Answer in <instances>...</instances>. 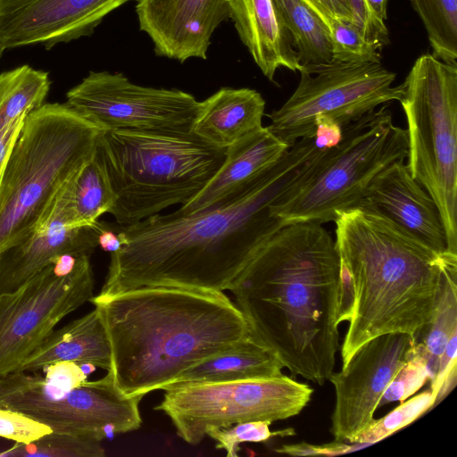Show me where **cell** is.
<instances>
[{
	"instance_id": "6da1fadb",
	"label": "cell",
	"mask_w": 457,
	"mask_h": 457,
	"mask_svg": "<svg viewBox=\"0 0 457 457\" xmlns=\"http://www.w3.org/2000/svg\"><path fill=\"white\" fill-rule=\"evenodd\" d=\"M328 150V149H327ZM327 150L313 138L292 145L273 165L224 203L189 214H155L120 226L122 246L111 253L105 298L142 287L223 292L284 225L273 204L294 194Z\"/></svg>"
},
{
	"instance_id": "7a4b0ae2",
	"label": "cell",
	"mask_w": 457,
	"mask_h": 457,
	"mask_svg": "<svg viewBox=\"0 0 457 457\" xmlns=\"http://www.w3.org/2000/svg\"><path fill=\"white\" fill-rule=\"evenodd\" d=\"M340 264L331 234L316 222L279 228L231 285L251 333L292 376L322 386L340 348Z\"/></svg>"
},
{
	"instance_id": "3957f363",
	"label": "cell",
	"mask_w": 457,
	"mask_h": 457,
	"mask_svg": "<svg viewBox=\"0 0 457 457\" xmlns=\"http://www.w3.org/2000/svg\"><path fill=\"white\" fill-rule=\"evenodd\" d=\"M90 302L110 343L109 370L127 396L163 390L187 369L251 333L223 292L142 287Z\"/></svg>"
},
{
	"instance_id": "277c9868",
	"label": "cell",
	"mask_w": 457,
	"mask_h": 457,
	"mask_svg": "<svg viewBox=\"0 0 457 457\" xmlns=\"http://www.w3.org/2000/svg\"><path fill=\"white\" fill-rule=\"evenodd\" d=\"M336 223L340 281L352 291L342 367L363 344L389 333L415 340L431 322L445 271L457 254L439 253L365 204L341 212Z\"/></svg>"
},
{
	"instance_id": "5b68a950",
	"label": "cell",
	"mask_w": 457,
	"mask_h": 457,
	"mask_svg": "<svg viewBox=\"0 0 457 457\" xmlns=\"http://www.w3.org/2000/svg\"><path fill=\"white\" fill-rule=\"evenodd\" d=\"M102 131L67 103L28 113L0 184V253L29 237L62 187L93 157Z\"/></svg>"
},
{
	"instance_id": "8992f818",
	"label": "cell",
	"mask_w": 457,
	"mask_h": 457,
	"mask_svg": "<svg viewBox=\"0 0 457 457\" xmlns=\"http://www.w3.org/2000/svg\"><path fill=\"white\" fill-rule=\"evenodd\" d=\"M97 148L116 196L109 213L120 226L190 201L219 170L226 153L192 131L103 130Z\"/></svg>"
},
{
	"instance_id": "52a82bcc",
	"label": "cell",
	"mask_w": 457,
	"mask_h": 457,
	"mask_svg": "<svg viewBox=\"0 0 457 457\" xmlns=\"http://www.w3.org/2000/svg\"><path fill=\"white\" fill-rule=\"evenodd\" d=\"M402 85L407 166L435 201L448 250L457 254V66L424 54Z\"/></svg>"
},
{
	"instance_id": "ba28073f",
	"label": "cell",
	"mask_w": 457,
	"mask_h": 457,
	"mask_svg": "<svg viewBox=\"0 0 457 457\" xmlns=\"http://www.w3.org/2000/svg\"><path fill=\"white\" fill-rule=\"evenodd\" d=\"M407 129L395 126L386 105L342 127L313 173L292 195L272 205L282 224L334 221L359 204L371 180L396 161L408 158Z\"/></svg>"
},
{
	"instance_id": "9c48e42d",
	"label": "cell",
	"mask_w": 457,
	"mask_h": 457,
	"mask_svg": "<svg viewBox=\"0 0 457 457\" xmlns=\"http://www.w3.org/2000/svg\"><path fill=\"white\" fill-rule=\"evenodd\" d=\"M154 407L173 424L177 435L198 445L212 428L246 421L287 420L298 415L313 389L282 374L232 382L199 383L164 390Z\"/></svg>"
},
{
	"instance_id": "30bf717a",
	"label": "cell",
	"mask_w": 457,
	"mask_h": 457,
	"mask_svg": "<svg viewBox=\"0 0 457 457\" xmlns=\"http://www.w3.org/2000/svg\"><path fill=\"white\" fill-rule=\"evenodd\" d=\"M299 84L270 115L268 129L288 146L313 138L315 119L325 115L341 127L382 104L400 101L403 85L393 87L395 74L380 62L308 64L300 69Z\"/></svg>"
},
{
	"instance_id": "8fae6325",
	"label": "cell",
	"mask_w": 457,
	"mask_h": 457,
	"mask_svg": "<svg viewBox=\"0 0 457 457\" xmlns=\"http://www.w3.org/2000/svg\"><path fill=\"white\" fill-rule=\"evenodd\" d=\"M142 398L124 395L110 370L104 378L87 380L57 396L48 393L39 374L14 371L0 378V407L22 412L54 432L99 442L109 433H127L140 428Z\"/></svg>"
},
{
	"instance_id": "7c38bea8",
	"label": "cell",
	"mask_w": 457,
	"mask_h": 457,
	"mask_svg": "<svg viewBox=\"0 0 457 457\" xmlns=\"http://www.w3.org/2000/svg\"><path fill=\"white\" fill-rule=\"evenodd\" d=\"M89 255L58 276L53 264L17 289L0 294V378L16 371L55 326L94 295Z\"/></svg>"
},
{
	"instance_id": "4fadbf2b",
	"label": "cell",
	"mask_w": 457,
	"mask_h": 457,
	"mask_svg": "<svg viewBox=\"0 0 457 457\" xmlns=\"http://www.w3.org/2000/svg\"><path fill=\"white\" fill-rule=\"evenodd\" d=\"M66 98L103 130L191 132L199 106L189 93L139 86L108 71H89Z\"/></svg>"
},
{
	"instance_id": "5bb4252c",
	"label": "cell",
	"mask_w": 457,
	"mask_h": 457,
	"mask_svg": "<svg viewBox=\"0 0 457 457\" xmlns=\"http://www.w3.org/2000/svg\"><path fill=\"white\" fill-rule=\"evenodd\" d=\"M415 343L406 333L375 337L339 372L330 374L328 380L336 394L330 428L335 441L352 444L371 425L385 389L412 354Z\"/></svg>"
},
{
	"instance_id": "9a60e30c",
	"label": "cell",
	"mask_w": 457,
	"mask_h": 457,
	"mask_svg": "<svg viewBox=\"0 0 457 457\" xmlns=\"http://www.w3.org/2000/svg\"><path fill=\"white\" fill-rule=\"evenodd\" d=\"M134 0H0V48L50 50L91 36L114 10Z\"/></svg>"
},
{
	"instance_id": "2e32d148",
	"label": "cell",
	"mask_w": 457,
	"mask_h": 457,
	"mask_svg": "<svg viewBox=\"0 0 457 457\" xmlns=\"http://www.w3.org/2000/svg\"><path fill=\"white\" fill-rule=\"evenodd\" d=\"M139 29L156 55L205 60L215 29L229 19L228 0H137Z\"/></svg>"
},
{
	"instance_id": "e0dca14e",
	"label": "cell",
	"mask_w": 457,
	"mask_h": 457,
	"mask_svg": "<svg viewBox=\"0 0 457 457\" xmlns=\"http://www.w3.org/2000/svg\"><path fill=\"white\" fill-rule=\"evenodd\" d=\"M407 234L439 253L449 252L438 208L413 179L404 161H396L371 180L361 201Z\"/></svg>"
},
{
	"instance_id": "ac0fdd59",
	"label": "cell",
	"mask_w": 457,
	"mask_h": 457,
	"mask_svg": "<svg viewBox=\"0 0 457 457\" xmlns=\"http://www.w3.org/2000/svg\"><path fill=\"white\" fill-rule=\"evenodd\" d=\"M289 147L268 127L246 134L226 148L224 161L213 177L177 212L189 214L224 203L276 163Z\"/></svg>"
},
{
	"instance_id": "d6986e66",
	"label": "cell",
	"mask_w": 457,
	"mask_h": 457,
	"mask_svg": "<svg viewBox=\"0 0 457 457\" xmlns=\"http://www.w3.org/2000/svg\"><path fill=\"white\" fill-rule=\"evenodd\" d=\"M229 18L242 43L263 75L274 80L280 67L299 71L290 33L274 0H228Z\"/></svg>"
},
{
	"instance_id": "ffe728a7",
	"label": "cell",
	"mask_w": 457,
	"mask_h": 457,
	"mask_svg": "<svg viewBox=\"0 0 457 457\" xmlns=\"http://www.w3.org/2000/svg\"><path fill=\"white\" fill-rule=\"evenodd\" d=\"M97 246L94 227L35 228L21 244L0 253V294L31 279L59 255H91Z\"/></svg>"
},
{
	"instance_id": "44dd1931",
	"label": "cell",
	"mask_w": 457,
	"mask_h": 457,
	"mask_svg": "<svg viewBox=\"0 0 457 457\" xmlns=\"http://www.w3.org/2000/svg\"><path fill=\"white\" fill-rule=\"evenodd\" d=\"M265 101L251 88L221 87L199 102L191 131L201 139L227 148L262 127Z\"/></svg>"
},
{
	"instance_id": "7402d4cb",
	"label": "cell",
	"mask_w": 457,
	"mask_h": 457,
	"mask_svg": "<svg viewBox=\"0 0 457 457\" xmlns=\"http://www.w3.org/2000/svg\"><path fill=\"white\" fill-rule=\"evenodd\" d=\"M111 355L108 337L95 307L86 315L54 329L16 371L35 372L59 361L91 364L109 370Z\"/></svg>"
},
{
	"instance_id": "603a6c76",
	"label": "cell",
	"mask_w": 457,
	"mask_h": 457,
	"mask_svg": "<svg viewBox=\"0 0 457 457\" xmlns=\"http://www.w3.org/2000/svg\"><path fill=\"white\" fill-rule=\"evenodd\" d=\"M276 354L252 333L228 350L179 374L163 390L199 383L232 382L281 376Z\"/></svg>"
},
{
	"instance_id": "cb8c5ba5",
	"label": "cell",
	"mask_w": 457,
	"mask_h": 457,
	"mask_svg": "<svg viewBox=\"0 0 457 457\" xmlns=\"http://www.w3.org/2000/svg\"><path fill=\"white\" fill-rule=\"evenodd\" d=\"M301 66L332 62L328 26L302 0H274Z\"/></svg>"
},
{
	"instance_id": "d4e9b609",
	"label": "cell",
	"mask_w": 457,
	"mask_h": 457,
	"mask_svg": "<svg viewBox=\"0 0 457 457\" xmlns=\"http://www.w3.org/2000/svg\"><path fill=\"white\" fill-rule=\"evenodd\" d=\"M51 84L49 72L28 64L0 73V129L44 104Z\"/></svg>"
},
{
	"instance_id": "484cf974",
	"label": "cell",
	"mask_w": 457,
	"mask_h": 457,
	"mask_svg": "<svg viewBox=\"0 0 457 457\" xmlns=\"http://www.w3.org/2000/svg\"><path fill=\"white\" fill-rule=\"evenodd\" d=\"M115 200L104 162L96 145L93 157L74 179L72 205L78 227H94L101 215L110 212Z\"/></svg>"
},
{
	"instance_id": "4316f807",
	"label": "cell",
	"mask_w": 457,
	"mask_h": 457,
	"mask_svg": "<svg viewBox=\"0 0 457 457\" xmlns=\"http://www.w3.org/2000/svg\"><path fill=\"white\" fill-rule=\"evenodd\" d=\"M454 332H457V265L445 270L433 319L416 340L418 349L427 360L430 382L436 375L445 346Z\"/></svg>"
},
{
	"instance_id": "83f0119b",
	"label": "cell",
	"mask_w": 457,
	"mask_h": 457,
	"mask_svg": "<svg viewBox=\"0 0 457 457\" xmlns=\"http://www.w3.org/2000/svg\"><path fill=\"white\" fill-rule=\"evenodd\" d=\"M428 34L433 55L457 66V0H410Z\"/></svg>"
},
{
	"instance_id": "f1b7e54d",
	"label": "cell",
	"mask_w": 457,
	"mask_h": 457,
	"mask_svg": "<svg viewBox=\"0 0 457 457\" xmlns=\"http://www.w3.org/2000/svg\"><path fill=\"white\" fill-rule=\"evenodd\" d=\"M99 441L52 431L29 444L15 443L0 452V457H103Z\"/></svg>"
},
{
	"instance_id": "f546056e",
	"label": "cell",
	"mask_w": 457,
	"mask_h": 457,
	"mask_svg": "<svg viewBox=\"0 0 457 457\" xmlns=\"http://www.w3.org/2000/svg\"><path fill=\"white\" fill-rule=\"evenodd\" d=\"M435 403L436 396L430 389L414 395L384 417L375 420L352 444L368 445L377 443L416 420L433 408Z\"/></svg>"
},
{
	"instance_id": "4dcf8cb0",
	"label": "cell",
	"mask_w": 457,
	"mask_h": 457,
	"mask_svg": "<svg viewBox=\"0 0 457 457\" xmlns=\"http://www.w3.org/2000/svg\"><path fill=\"white\" fill-rule=\"evenodd\" d=\"M329 30L333 62H380V49L368 41L351 22L334 21Z\"/></svg>"
},
{
	"instance_id": "1f68e13d",
	"label": "cell",
	"mask_w": 457,
	"mask_h": 457,
	"mask_svg": "<svg viewBox=\"0 0 457 457\" xmlns=\"http://www.w3.org/2000/svg\"><path fill=\"white\" fill-rule=\"evenodd\" d=\"M269 421L256 420L236 423L228 427L212 428L206 436L212 438L217 449H224L228 457H237L238 445L242 443L266 442L272 436H287L293 429L271 432Z\"/></svg>"
},
{
	"instance_id": "d6a6232c",
	"label": "cell",
	"mask_w": 457,
	"mask_h": 457,
	"mask_svg": "<svg viewBox=\"0 0 457 457\" xmlns=\"http://www.w3.org/2000/svg\"><path fill=\"white\" fill-rule=\"evenodd\" d=\"M428 379L427 360L415 343L412 354L385 389L378 408L392 402L403 403L419 391Z\"/></svg>"
},
{
	"instance_id": "836d02e7",
	"label": "cell",
	"mask_w": 457,
	"mask_h": 457,
	"mask_svg": "<svg viewBox=\"0 0 457 457\" xmlns=\"http://www.w3.org/2000/svg\"><path fill=\"white\" fill-rule=\"evenodd\" d=\"M51 432L48 426L22 412L0 407V437L29 444Z\"/></svg>"
},
{
	"instance_id": "e575fe53",
	"label": "cell",
	"mask_w": 457,
	"mask_h": 457,
	"mask_svg": "<svg viewBox=\"0 0 457 457\" xmlns=\"http://www.w3.org/2000/svg\"><path fill=\"white\" fill-rule=\"evenodd\" d=\"M46 388L53 395H62L81 386L87 379V374L80 364L59 361L46 366Z\"/></svg>"
},
{
	"instance_id": "d590c367",
	"label": "cell",
	"mask_w": 457,
	"mask_h": 457,
	"mask_svg": "<svg viewBox=\"0 0 457 457\" xmlns=\"http://www.w3.org/2000/svg\"><path fill=\"white\" fill-rule=\"evenodd\" d=\"M353 24L364 37L379 49L388 43V31L383 20L369 7L365 0H348Z\"/></svg>"
},
{
	"instance_id": "8d00e7d4",
	"label": "cell",
	"mask_w": 457,
	"mask_h": 457,
	"mask_svg": "<svg viewBox=\"0 0 457 457\" xmlns=\"http://www.w3.org/2000/svg\"><path fill=\"white\" fill-rule=\"evenodd\" d=\"M457 332H454L445 346L439 359L436 375L431 382L430 390L436 396V405L454 387L457 372Z\"/></svg>"
},
{
	"instance_id": "74e56055",
	"label": "cell",
	"mask_w": 457,
	"mask_h": 457,
	"mask_svg": "<svg viewBox=\"0 0 457 457\" xmlns=\"http://www.w3.org/2000/svg\"><path fill=\"white\" fill-rule=\"evenodd\" d=\"M358 449V445H346L344 442L335 441L322 445H314L308 443L295 445H284L275 449L278 453H286L294 456L303 455H337Z\"/></svg>"
},
{
	"instance_id": "f35d334b",
	"label": "cell",
	"mask_w": 457,
	"mask_h": 457,
	"mask_svg": "<svg viewBox=\"0 0 457 457\" xmlns=\"http://www.w3.org/2000/svg\"><path fill=\"white\" fill-rule=\"evenodd\" d=\"M328 26L334 21H352L348 0H302Z\"/></svg>"
},
{
	"instance_id": "ab89813d",
	"label": "cell",
	"mask_w": 457,
	"mask_h": 457,
	"mask_svg": "<svg viewBox=\"0 0 457 457\" xmlns=\"http://www.w3.org/2000/svg\"><path fill=\"white\" fill-rule=\"evenodd\" d=\"M315 127L313 143L318 149H330L340 142L342 127L333 119L319 115L315 119Z\"/></svg>"
},
{
	"instance_id": "60d3db41",
	"label": "cell",
	"mask_w": 457,
	"mask_h": 457,
	"mask_svg": "<svg viewBox=\"0 0 457 457\" xmlns=\"http://www.w3.org/2000/svg\"><path fill=\"white\" fill-rule=\"evenodd\" d=\"M94 228L97 234V246H100L104 251L112 253L122 246L123 239L120 235V225L117 228H112L98 220Z\"/></svg>"
},
{
	"instance_id": "b9f144b4",
	"label": "cell",
	"mask_w": 457,
	"mask_h": 457,
	"mask_svg": "<svg viewBox=\"0 0 457 457\" xmlns=\"http://www.w3.org/2000/svg\"><path fill=\"white\" fill-rule=\"evenodd\" d=\"M27 114H22L18 117L12 124L11 129L0 145V184L7 166L9 158L12 152L13 146L18 139V137L22 129L23 123Z\"/></svg>"
},
{
	"instance_id": "7bdbcfd3",
	"label": "cell",
	"mask_w": 457,
	"mask_h": 457,
	"mask_svg": "<svg viewBox=\"0 0 457 457\" xmlns=\"http://www.w3.org/2000/svg\"><path fill=\"white\" fill-rule=\"evenodd\" d=\"M369 7L374 12V13L385 21L387 18L386 9L388 0H365Z\"/></svg>"
},
{
	"instance_id": "ee69618b",
	"label": "cell",
	"mask_w": 457,
	"mask_h": 457,
	"mask_svg": "<svg viewBox=\"0 0 457 457\" xmlns=\"http://www.w3.org/2000/svg\"><path fill=\"white\" fill-rule=\"evenodd\" d=\"M3 53H4V51L0 48V58H1Z\"/></svg>"
}]
</instances>
